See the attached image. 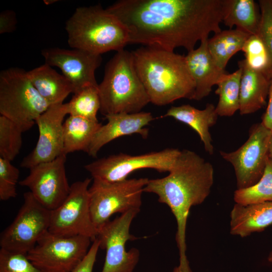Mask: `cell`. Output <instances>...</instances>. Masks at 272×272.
Wrapping results in <instances>:
<instances>
[{"label":"cell","instance_id":"1","mask_svg":"<svg viewBox=\"0 0 272 272\" xmlns=\"http://www.w3.org/2000/svg\"><path fill=\"white\" fill-rule=\"evenodd\" d=\"M224 0H120L106 9L126 28L128 44L194 49L222 31Z\"/></svg>","mask_w":272,"mask_h":272},{"label":"cell","instance_id":"2","mask_svg":"<svg viewBox=\"0 0 272 272\" xmlns=\"http://www.w3.org/2000/svg\"><path fill=\"white\" fill-rule=\"evenodd\" d=\"M131 52L151 103L164 106L182 98L194 99L195 84L185 55L149 46Z\"/></svg>","mask_w":272,"mask_h":272},{"label":"cell","instance_id":"3","mask_svg":"<svg viewBox=\"0 0 272 272\" xmlns=\"http://www.w3.org/2000/svg\"><path fill=\"white\" fill-rule=\"evenodd\" d=\"M65 30L71 47L95 54L117 52L128 44L126 28L99 5L77 8L67 20Z\"/></svg>","mask_w":272,"mask_h":272},{"label":"cell","instance_id":"4","mask_svg":"<svg viewBox=\"0 0 272 272\" xmlns=\"http://www.w3.org/2000/svg\"><path fill=\"white\" fill-rule=\"evenodd\" d=\"M98 88L100 111L105 116L139 112L150 103L136 70L132 52L124 49L117 51L108 62Z\"/></svg>","mask_w":272,"mask_h":272},{"label":"cell","instance_id":"5","mask_svg":"<svg viewBox=\"0 0 272 272\" xmlns=\"http://www.w3.org/2000/svg\"><path fill=\"white\" fill-rule=\"evenodd\" d=\"M50 105L39 94L27 71L11 67L0 73V113L18 124L23 132Z\"/></svg>","mask_w":272,"mask_h":272},{"label":"cell","instance_id":"6","mask_svg":"<svg viewBox=\"0 0 272 272\" xmlns=\"http://www.w3.org/2000/svg\"><path fill=\"white\" fill-rule=\"evenodd\" d=\"M147 178L107 182L93 179L89 187L90 208L93 223L98 229L115 213L140 210Z\"/></svg>","mask_w":272,"mask_h":272},{"label":"cell","instance_id":"7","mask_svg":"<svg viewBox=\"0 0 272 272\" xmlns=\"http://www.w3.org/2000/svg\"><path fill=\"white\" fill-rule=\"evenodd\" d=\"M23 196L24 202L15 218L1 234L0 246L8 251L27 254L48 231L51 211L30 191Z\"/></svg>","mask_w":272,"mask_h":272},{"label":"cell","instance_id":"8","mask_svg":"<svg viewBox=\"0 0 272 272\" xmlns=\"http://www.w3.org/2000/svg\"><path fill=\"white\" fill-rule=\"evenodd\" d=\"M176 148H166L138 155L124 153L111 155L84 166L93 179L107 182L125 180L133 172L153 169L160 173L169 172L180 153Z\"/></svg>","mask_w":272,"mask_h":272},{"label":"cell","instance_id":"9","mask_svg":"<svg viewBox=\"0 0 272 272\" xmlns=\"http://www.w3.org/2000/svg\"><path fill=\"white\" fill-rule=\"evenodd\" d=\"M91 180L87 178L71 185L65 200L51 211L50 233L63 237L84 236L92 241L96 238L98 229L92 221L90 208L89 187Z\"/></svg>","mask_w":272,"mask_h":272},{"label":"cell","instance_id":"10","mask_svg":"<svg viewBox=\"0 0 272 272\" xmlns=\"http://www.w3.org/2000/svg\"><path fill=\"white\" fill-rule=\"evenodd\" d=\"M91 241L84 236L63 237L47 231L27 256L43 272H71L88 253Z\"/></svg>","mask_w":272,"mask_h":272},{"label":"cell","instance_id":"11","mask_svg":"<svg viewBox=\"0 0 272 272\" xmlns=\"http://www.w3.org/2000/svg\"><path fill=\"white\" fill-rule=\"evenodd\" d=\"M140 211H129L98 228L96 238L100 248L106 251L101 272H133L140 259V251L136 248L126 251L125 246L127 241L137 239L130 234L129 229Z\"/></svg>","mask_w":272,"mask_h":272},{"label":"cell","instance_id":"12","mask_svg":"<svg viewBox=\"0 0 272 272\" xmlns=\"http://www.w3.org/2000/svg\"><path fill=\"white\" fill-rule=\"evenodd\" d=\"M272 131L261 122L249 128L247 141L236 151H220L221 157L233 167L237 189L256 183L261 178L268 158V144Z\"/></svg>","mask_w":272,"mask_h":272},{"label":"cell","instance_id":"13","mask_svg":"<svg viewBox=\"0 0 272 272\" xmlns=\"http://www.w3.org/2000/svg\"><path fill=\"white\" fill-rule=\"evenodd\" d=\"M66 155L61 154L55 159L35 165L28 176L19 184L28 187L33 196L50 211L59 206L67 196L71 185L66 177Z\"/></svg>","mask_w":272,"mask_h":272},{"label":"cell","instance_id":"14","mask_svg":"<svg viewBox=\"0 0 272 272\" xmlns=\"http://www.w3.org/2000/svg\"><path fill=\"white\" fill-rule=\"evenodd\" d=\"M68 114L67 103L50 105L36 120L39 136L34 149L22 160L20 166L30 169L52 161L62 154L63 124Z\"/></svg>","mask_w":272,"mask_h":272},{"label":"cell","instance_id":"15","mask_svg":"<svg viewBox=\"0 0 272 272\" xmlns=\"http://www.w3.org/2000/svg\"><path fill=\"white\" fill-rule=\"evenodd\" d=\"M45 63L59 68L71 84L73 93L91 86L98 85L95 72L100 66L102 57L79 49L49 48L42 51Z\"/></svg>","mask_w":272,"mask_h":272},{"label":"cell","instance_id":"16","mask_svg":"<svg viewBox=\"0 0 272 272\" xmlns=\"http://www.w3.org/2000/svg\"><path fill=\"white\" fill-rule=\"evenodd\" d=\"M105 117L107 123L97 131L86 152L91 157H96L103 146L121 137L139 134L147 139L149 130L146 126L154 120L150 112L143 111L112 114Z\"/></svg>","mask_w":272,"mask_h":272},{"label":"cell","instance_id":"17","mask_svg":"<svg viewBox=\"0 0 272 272\" xmlns=\"http://www.w3.org/2000/svg\"><path fill=\"white\" fill-rule=\"evenodd\" d=\"M208 39L200 41L198 47L188 51L185 55L187 67L195 84L193 100H195L208 96L212 87L217 85L228 74L214 60L208 49Z\"/></svg>","mask_w":272,"mask_h":272},{"label":"cell","instance_id":"18","mask_svg":"<svg viewBox=\"0 0 272 272\" xmlns=\"http://www.w3.org/2000/svg\"><path fill=\"white\" fill-rule=\"evenodd\" d=\"M218 116L215 105L208 103L201 110L189 104L172 106L161 117H171L189 126L198 134L206 152L212 155L214 148L210 128L216 123Z\"/></svg>","mask_w":272,"mask_h":272},{"label":"cell","instance_id":"19","mask_svg":"<svg viewBox=\"0 0 272 272\" xmlns=\"http://www.w3.org/2000/svg\"><path fill=\"white\" fill-rule=\"evenodd\" d=\"M230 218L232 235L245 237L262 232L272 224V201L248 205L236 203Z\"/></svg>","mask_w":272,"mask_h":272},{"label":"cell","instance_id":"20","mask_svg":"<svg viewBox=\"0 0 272 272\" xmlns=\"http://www.w3.org/2000/svg\"><path fill=\"white\" fill-rule=\"evenodd\" d=\"M238 65L242 70L239 111L241 115L251 114L265 105L270 80L251 69L244 59L239 61Z\"/></svg>","mask_w":272,"mask_h":272},{"label":"cell","instance_id":"21","mask_svg":"<svg viewBox=\"0 0 272 272\" xmlns=\"http://www.w3.org/2000/svg\"><path fill=\"white\" fill-rule=\"evenodd\" d=\"M27 72L35 88L50 105L63 103L74 92L67 79L45 63Z\"/></svg>","mask_w":272,"mask_h":272},{"label":"cell","instance_id":"22","mask_svg":"<svg viewBox=\"0 0 272 272\" xmlns=\"http://www.w3.org/2000/svg\"><path fill=\"white\" fill-rule=\"evenodd\" d=\"M261 19L259 5L253 0H224L222 22L249 35L257 34Z\"/></svg>","mask_w":272,"mask_h":272},{"label":"cell","instance_id":"23","mask_svg":"<svg viewBox=\"0 0 272 272\" xmlns=\"http://www.w3.org/2000/svg\"><path fill=\"white\" fill-rule=\"evenodd\" d=\"M102 124L83 117L70 115L63 124L62 154L87 152L92 140Z\"/></svg>","mask_w":272,"mask_h":272},{"label":"cell","instance_id":"24","mask_svg":"<svg viewBox=\"0 0 272 272\" xmlns=\"http://www.w3.org/2000/svg\"><path fill=\"white\" fill-rule=\"evenodd\" d=\"M250 35L238 29L225 30L208 39L209 52L216 63L225 70L230 59L242 48Z\"/></svg>","mask_w":272,"mask_h":272},{"label":"cell","instance_id":"25","mask_svg":"<svg viewBox=\"0 0 272 272\" xmlns=\"http://www.w3.org/2000/svg\"><path fill=\"white\" fill-rule=\"evenodd\" d=\"M242 70L227 74L217 85L215 93L219 96L216 111L220 116H231L239 110L240 88Z\"/></svg>","mask_w":272,"mask_h":272},{"label":"cell","instance_id":"26","mask_svg":"<svg viewBox=\"0 0 272 272\" xmlns=\"http://www.w3.org/2000/svg\"><path fill=\"white\" fill-rule=\"evenodd\" d=\"M236 203L242 205L272 201V160H267L263 174L255 184L236 189L234 193Z\"/></svg>","mask_w":272,"mask_h":272},{"label":"cell","instance_id":"27","mask_svg":"<svg viewBox=\"0 0 272 272\" xmlns=\"http://www.w3.org/2000/svg\"><path fill=\"white\" fill-rule=\"evenodd\" d=\"M97 86L85 87L74 93L67 103L68 114L98 121L97 113L101 107Z\"/></svg>","mask_w":272,"mask_h":272},{"label":"cell","instance_id":"28","mask_svg":"<svg viewBox=\"0 0 272 272\" xmlns=\"http://www.w3.org/2000/svg\"><path fill=\"white\" fill-rule=\"evenodd\" d=\"M242 51L244 53V59L248 67L271 79V58L263 41L258 34L249 36Z\"/></svg>","mask_w":272,"mask_h":272},{"label":"cell","instance_id":"29","mask_svg":"<svg viewBox=\"0 0 272 272\" xmlns=\"http://www.w3.org/2000/svg\"><path fill=\"white\" fill-rule=\"evenodd\" d=\"M23 131L15 122L0 116V157L13 161L22 148Z\"/></svg>","mask_w":272,"mask_h":272},{"label":"cell","instance_id":"30","mask_svg":"<svg viewBox=\"0 0 272 272\" xmlns=\"http://www.w3.org/2000/svg\"><path fill=\"white\" fill-rule=\"evenodd\" d=\"M20 171L11 162L0 157V199L7 200L16 197V186Z\"/></svg>","mask_w":272,"mask_h":272},{"label":"cell","instance_id":"31","mask_svg":"<svg viewBox=\"0 0 272 272\" xmlns=\"http://www.w3.org/2000/svg\"><path fill=\"white\" fill-rule=\"evenodd\" d=\"M0 272H43L28 258L27 254L0 249Z\"/></svg>","mask_w":272,"mask_h":272},{"label":"cell","instance_id":"32","mask_svg":"<svg viewBox=\"0 0 272 272\" xmlns=\"http://www.w3.org/2000/svg\"><path fill=\"white\" fill-rule=\"evenodd\" d=\"M258 4L261 19L257 34L269 53L272 64V0H259Z\"/></svg>","mask_w":272,"mask_h":272},{"label":"cell","instance_id":"33","mask_svg":"<svg viewBox=\"0 0 272 272\" xmlns=\"http://www.w3.org/2000/svg\"><path fill=\"white\" fill-rule=\"evenodd\" d=\"M99 248V241L96 238L85 257L71 272H93Z\"/></svg>","mask_w":272,"mask_h":272},{"label":"cell","instance_id":"34","mask_svg":"<svg viewBox=\"0 0 272 272\" xmlns=\"http://www.w3.org/2000/svg\"><path fill=\"white\" fill-rule=\"evenodd\" d=\"M17 23L16 14L11 10H5L0 14V34L14 30Z\"/></svg>","mask_w":272,"mask_h":272},{"label":"cell","instance_id":"35","mask_svg":"<svg viewBox=\"0 0 272 272\" xmlns=\"http://www.w3.org/2000/svg\"><path fill=\"white\" fill-rule=\"evenodd\" d=\"M268 97L267 108L261 117V122L266 128L272 131V78L270 80Z\"/></svg>","mask_w":272,"mask_h":272},{"label":"cell","instance_id":"36","mask_svg":"<svg viewBox=\"0 0 272 272\" xmlns=\"http://www.w3.org/2000/svg\"><path fill=\"white\" fill-rule=\"evenodd\" d=\"M268 157L272 160V133L271 134L268 149Z\"/></svg>","mask_w":272,"mask_h":272},{"label":"cell","instance_id":"37","mask_svg":"<svg viewBox=\"0 0 272 272\" xmlns=\"http://www.w3.org/2000/svg\"><path fill=\"white\" fill-rule=\"evenodd\" d=\"M267 259L269 262L272 263V251L269 253L267 257Z\"/></svg>","mask_w":272,"mask_h":272}]
</instances>
